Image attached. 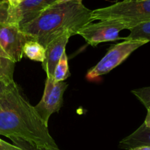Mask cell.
<instances>
[{"mask_svg":"<svg viewBox=\"0 0 150 150\" xmlns=\"http://www.w3.org/2000/svg\"><path fill=\"white\" fill-rule=\"evenodd\" d=\"M0 135L39 146L58 147L49 133L48 125L15 82L0 95Z\"/></svg>","mask_w":150,"mask_h":150,"instance_id":"cell-1","label":"cell"},{"mask_svg":"<svg viewBox=\"0 0 150 150\" xmlns=\"http://www.w3.org/2000/svg\"><path fill=\"white\" fill-rule=\"evenodd\" d=\"M92 11L77 1L55 3L21 29L29 39L45 48L51 41L65 32L76 35L83 26L92 23Z\"/></svg>","mask_w":150,"mask_h":150,"instance_id":"cell-2","label":"cell"},{"mask_svg":"<svg viewBox=\"0 0 150 150\" xmlns=\"http://www.w3.org/2000/svg\"><path fill=\"white\" fill-rule=\"evenodd\" d=\"M92 21L117 20L130 26L150 21V0H123L92 11ZM130 28V29H131Z\"/></svg>","mask_w":150,"mask_h":150,"instance_id":"cell-3","label":"cell"},{"mask_svg":"<svg viewBox=\"0 0 150 150\" xmlns=\"http://www.w3.org/2000/svg\"><path fill=\"white\" fill-rule=\"evenodd\" d=\"M147 42L144 40H125L113 45L102 59L87 72L86 79L94 80L109 73L127 59L133 51Z\"/></svg>","mask_w":150,"mask_h":150,"instance_id":"cell-4","label":"cell"},{"mask_svg":"<svg viewBox=\"0 0 150 150\" xmlns=\"http://www.w3.org/2000/svg\"><path fill=\"white\" fill-rule=\"evenodd\" d=\"M131 26L125 22L117 20L100 21L98 23H90L79 30L77 35L81 36L92 46L99 43L123 39L119 37L124 29H130Z\"/></svg>","mask_w":150,"mask_h":150,"instance_id":"cell-5","label":"cell"},{"mask_svg":"<svg viewBox=\"0 0 150 150\" xmlns=\"http://www.w3.org/2000/svg\"><path fill=\"white\" fill-rule=\"evenodd\" d=\"M68 86L64 81H56L53 77H46L43 95L35 106L44 122L48 125L50 117L59 112L63 104V96Z\"/></svg>","mask_w":150,"mask_h":150,"instance_id":"cell-6","label":"cell"},{"mask_svg":"<svg viewBox=\"0 0 150 150\" xmlns=\"http://www.w3.org/2000/svg\"><path fill=\"white\" fill-rule=\"evenodd\" d=\"M29 38L18 25H0V51L15 63L23 57V49Z\"/></svg>","mask_w":150,"mask_h":150,"instance_id":"cell-7","label":"cell"},{"mask_svg":"<svg viewBox=\"0 0 150 150\" xmlns=\"http://www.w3.org/2000/svg\"><path fill=\"white\" fill-rule=\"evenodd\" d=\"M48 6L50 5L47 0H23L16 8L9 7L7 23H13L22 27L38 17Z\"/></svg>","mask_w":150,"mask_h":150,"instance_id":"cell-8","label":"cell"},{"mask_svg":"<svg viewBox=\"0 0 150 150\" xmlns=\"http://www.w3.org/2000/svg\"><path fill=\"white\" fill-rule=\"evenodd\" d=\"M72 36L70 32H65L63 35L53 40L45 47V59L42 62V68L46 73V77H53L56 66L65 52L66 45Z\"/></svg>","mask_w":150,"mask_h":150,"instance_id":"cell-9","label":"cell"},{"mask_svg":"<svg viewBox=\"0 0 150 150\" xmlns=\"http://www.w3.org/2000/svg\"><path fill=\"white\" fill-rule=\"evenodd\" d=\"M120 147L130 150L139 146H150V129L142 124L136 131L120 142Z\"/></svg>","mask_w":150,"mask_h":150,"instance_id":"cell-10","label":"cell"},{"mask_svg":"<svg viewBox=\"0 0 150 150\" xmlns=\"http://www.w3.org/2000/svg\"><path fill=\"white\" fill-rule=\"evenodd\" d=\"M16 64L0 51V81L6 86L15 82L13 73Z\"/></svg>","mask_w":150,"mask_h":150,"instance_id":"cell-11","label":"cell"},{"mask_svg":"<svg viewBox=\"0 0 150 150\" xmlns=\"http://www.w3.org/2000/svg\"><path fill=\"white\" fill-rule=\"evenodd\" d=\"M23 54L29 59L43 62L45 59V48L37 41L29 40L23 46Z\"/></svg>","mask_w":150,"mask_h":150,"instance_id":"cell-12","label":"cell"},{"mask_svg":"<svg viewBox=\"0 0 150 150\" xmlns=\"http://www.w3.org/2000/svg\"><path fill=\"white\" fill-rule=\"evenodd\" d=\"M130 30L127 37L123 38L125 40H144L150 42V21L139 23Z\"/></svg>","mask_w":150,"mask_h":150,"instance_id":"cell-13","label":"cell"},{"mask_svg":"<svg viewBox=\"0 0 150 150\" xmlns=\"http://www.w3.org/2000/svg\"><path fill=\"white\" fill-rule=\"evenodd\" d=\"M70 76V73L69 70L68 58L66 53L64 52L59 61L57 65L56 66L53 79L56 81H64Z\"/></svg>","mask_w":150,"mask_h":150,"instance_id":"cell-14","label":"cell"},{"mask_svg":"<svg viewBox=\"0 0 150 150\" xmlns=\"http://www.w3.org/2000/svg\"><path fill=\"white\" fill-rule=\"evenodd\" d=\"M10 140L13 144L17 146L21 150H61L59 147H48V146H39L20 139H11Z\"/></svg>","mask_w":150,"mask_h":150,"instance_id":"cell-15","label":"cell"},{"mask_svg":"<svg viewBox=\"0 0 150 150\" xmlns=\"http://www.w3.org/2000/svg\"><path fill=\"white\" fill-rule=\"evenodd\" d=\"M132 93L147 109L150 107V86L139 88L132 90Z\"/></svg>","mask_w":150,"mask_h":150,"instance_id":"cell-16","label":"cell"},{"mask_svg":"<svg viewBox=\"0 0 150 150\" xmlns=\"http://www.w3.org/2000/svg\"><path fill=\"white\" fill-rule=\"evenodd\" d=\"M9 7L10 6L6 0L0 1V25L7 23L9 17Z\"/></svg>","mask_w":150,"mask_h":150,"instance_id":"cell-17","label":"cell"},{"mask_svg":"<svg viewBox=\"0 0 150 150\" xmlns=\"http://www.w3.org/2000/svg\"><path fill=\"white\" fill-rule=\"evenodd\" d=\"M8 2L10 8H16L22 2L23 0H6Z\"/></svg>","mask_w":150,"mask_h":150,"instance_id":"cell-18","label":"cell"},{"mask_svg":"<svg viewBox=\"0 0 150 150\" xmlns=\"http://www.w3.org/2000/svg\"><path fill=\"white\" fill-rule=\"evenodd\" d=\"M144 124L146 127L150 129V107L149 108H147V114H146V119H145Z\"/></svg>","mask_w":150,"mask_h":150,"instance_id":"cell-19","label":"cell"},{"mask_svg":"<svg viewBox=\"0 0 150 150\" xmlns=\"http://www.w3.org/2000/svg\"><path fill=\"white\" fill-rule=\"evenodd\" d=\"M130 150H150V146H139V147L134 148Z\"/></svg>","mask_w":150,"mask_h":150,"instance_id":"cell-20","label":"cell"},{"mask_svg":"<svg viewBox=\"0 0 150 150\" xmlns=\"http://www.w3.org/2000/svg\"><path fill=\"white\" fill-rule=\"evenodd\" d=\"M83 0H57V3H62V2H68V1H77V2L82 3Z\"/></svg>","mask_w":150,"mask_h":150,"instance_id":"cell-21","label":"cell"},{"mask_svg":"<svg viewBox=\"0 0 150 150\" xmlns=\"http://www.w3.org/2000/svg\"><path fill=\"white\" fill-rule=\"evenodd\" d=\"M7 86H6V85H4V83H1V82L0 81V95L4 92V91L6 89Z\"/></svg>","mask_w":150,"mask_h":150,"instance_id":"cell-22","label":"cell"},{"mask_svg":"<svg viewBox=\"0 0 150 150\" xmlns=\"http://www.w3.org/2000/svg\"><path fill=\"white\" fill-rule=\"evenodd\" d=\"M48 3L49 4V5H51L53 4H55L57 2V0H47Z\"/></svg>","mask_w":150,"mask_h":150,"instance_id":"cell-23","label":"cell"},{"mask_svg":"<svg viewBox=\"0 0 150 150\" xmlns=\"http://www.w3.org/2000/svg\"><path fill=\"white\" fill-rule=\"evenodd\" d=\"M4 1V0H0V1Z\"/></svg>","mask_w":150,"mask_h":150,"instance_id":"cell-24","label":"cell"}]
</instances>
